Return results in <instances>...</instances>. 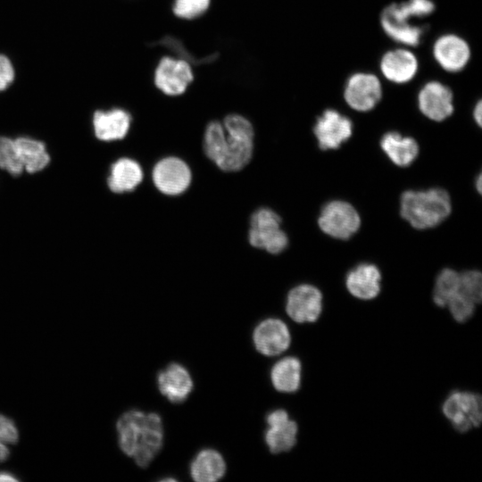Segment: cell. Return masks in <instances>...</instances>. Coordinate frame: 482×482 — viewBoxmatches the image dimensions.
<instances>
[{
	"instance_id": "6da1fadb",
	"label": "cell",
	"mask_w": 482,
	"mask_h": 482,
	"mask_svg": "<svg viewBox=\"0 0 482 482\" xmlns=\"http://www.w3.org/2000/svg\"><path fill=\"white\" fill-rule=\"evenodd\" d=\"M253 128L238 114H230L221 124L212 121L205 129L206 156L224 171H237L250 162L253 151Z\"/></svg>"
},
{
	"instance_id": "7a4b0ae2",
	"label": "cell",
	"mask_w": 482,
	"mask_h": 482,
	"mask_svg": "<svg viewBox=\"0 0 482 482\" xmlns=\"http://www.w3.org/2000/svg\"><path fill=\"white\" fill-rule=\"evenodd\" d=\"M116 428L120 450L141 468L147 467L161 450L162 425L154 412L128 411L119 418Z\"/></svg>"
},
{
	"instance_id": "3957f363",
	"label": "cell",
	"mask_w": 482,
	"mask_h": 482,
	"mask_svg": "<svg viewBox=\"0 0 482 482\" xmlns=\"http://www.w3.org/2000/svg\"><path fill=\"white\" fill-rule=\"evenodd\" d=\"M432 0H407L387 5L381 12L380 23L393 40L408 46L420 45L426 27L412 21L430 15L435 11Z\"/></svg>"
},
{
	"instance_id": "277c9868",
	"label": "cell",
	"mask_w": 482,
	"mask_h": 482,
	"mask_svg": "<svg viewBox=\"0 0 482 482\" xmlns=\"http://www.w3.org/2000/svg\"><path fill=\"white\" fill-rule=\"evenodd\" d=\"M449 194L443 188L407 190L400 200L402 217L417 229L434 228L451 213Z\"/></svg>"
},
{
	"instance_id": "5b68a950",
	"label": "cell",
	"mask_w": 482,
	"mask_h": 482,
	"mask_svg": "<svg viewBox=\"0 0 482 482\" xmlns=\"http://www.w3.org/2000/svg\"><path fill=\"white\" fill-rule=\"evenodd\" d=\"M281 219L272 210L261 208L250 219L248 240L252 246L277 254L288 245V237L280 228Z\"/></svg>"
},
{
	"instance_id": "8992f818",
	"label": "cell",
	"mask_w": 482,
	"mask_h": 482,
	"mask_svg": "<svg viewBox=\"0 0 482 482\" xmlns=\"http://www.w3.org/2000/svg\"><path fill=\"white\" fill-rule=\"evenodd\" d=\"M442 411L458 432H468L481 424V396L471 392L454 391L445 401Z\"/></svg>"
},
{
	"instance_id": "52a82bcc",
	"label": "cell",
	"mask_w": 482,
	"mask_h": 482,
	"mask_svg": "<svg viewBox=\"0 0 482 482\" xmlns=\"http://www.w3.org/2000/svg\"><path fill=\"white\" fill-rule=\"evenodd\" d=\"M318 223L325 234L337 239L345 240L358 231L361 218L351 204L334 200L323 206Z\"/></svg>"
},
{
	"instance_id": "ba28073f",
	"label": "cell",
	"mask_w": 482,
	"mask_h": 482,
	"mask_svg": "<svg viewBox=\"0 0 482 482\" xmlns=\"http://www.w3.org/2000/svg\"><path fill=\"white\" fill-rule=\"evenodd\" d=\"M382 86L378 78L368 72L351 75L345 83L344 99L357 112H369L381 100Z\"/></svg>"
},
{
	"instance_id": "9c48e42d",
	"label": "cell",
	"mask_w": 482,
	"mask_h": 482,
	"mask_svg": "<svg viewBox=\"0 0 482 482\" xmlns=\"http://www.w3.org/2000/svg\"><path fill=\"white\" fill-rule=\"evenodd\" d=\"M313 133L321 150L337 149L352 136L353 123L339 112L327 109L317 118Z\"/></svg>"
},
{
	"instance_id": "30bf717a",
	"label": "cell",
	"mask_w": 482,
	"mask_h": 482,
	"mask_svg": "<svg viewBox=\"0 0 482 482\" xmlns=\"http://www.w3.org/2000/svg\"><path fill=\"white\" fill-rule=\"evenodd\" d=\"M152 175L156 188L168 195L183 193L191 182V171L188 165L174 156L159 161L154 165Z\"/></svg>"
},
{
	"instance_id": "8fae6325",
	"label": "cell",
	"mask_w": 482,
	"mask_h": 482,
	"mask_svg": "<svg viewBox=\"0 0 482 482\" xmlns=\"http://www.w3.org/2000/svg\"><path fill=\"white\" fill-rule=\"evenodd\" d=\"M286 311L295 322H314L322 311V295L314 286L299 285L291 289L287 297Z\"/></svg>"
},
{
	"instance_id": "7c38bea8",
	"label": "cell",
	"mask_w": 482,
	"mask_h": 482,
	"mask_svg": "<svg viewBox=\"0 0 482 482\" xmlns=\"http://www.w3.org/2000/svg\"><path fill=\"white\" fill-rule=\"evenodd\" d=\"M453 95L450 87L439 81L426 83L418 94L421 113L435 121H442L453 112Z\"/></svg>"
},
{
	"instance_id": "4fadbf2b",
	"label": "cell",
	"mask_w": 482,
	"mask_h": 482,
	"mask_svg": "<svg viewBox=\"0 0 482 482\" xmlns=\"http://www.w3.org/2000/svg\"><path fill=\"white\" fill-rule=\"evenodd\" d=\"M193 80V72L185 60L171 57L162 58L154 75L156 87L169 96L181 95Z\"/></svg>"
},
{
	"instance_id": "5bb4252c",
	"label": "cell",
	"mask_w": 482,
	"mask_h": 482,
	"mask_svg": "<svg viewBox=\"0 0 482 482\" xmlns=\"http://www.w3.org/2000/svg\"><path fill=\"white\" fill-rule=\"evenodd\" d=\"M433 56L445 71L457 72L468 64L470 48L467 41L460 36L444 34L436 38L433 45Z\"/></svg>"
},
{
	"instance_id": "9a60e30c",
	"label": "cell",
	"mask_w": 482,
	"mask_h": 482,
	"mask_svg": "<svg viewBox=\"0 0 482 482\" xmlns=\"http://www.w3.org/2000/svg\"><path fill=\"white\" fill-rule=\"evenodd\" d=\"M290 341L287 326L278 319H266L259 323L253 331L255 348L267 356L285 352L289 347Z\"/></svg>"
},
{
	"instance_id": "2e32d148",
	"label": "cell",
	"mask_w": 482,
	"mask_h": 482,
	"mask_svg": "<svg viewBox=\"0 0 482 482\" xmlns=\"http://www.w3.org/2000/svg\"><path fill=\"white\" fill-rule=\"evenodd\" d=\"M269 428L265 432V442L272 453L291 450L296 443L297 425L289 420L284 410L270 411L266 418Z\"/></svg>"
},
{
	"instance_id": "e0dca14e",
	"label": "cell",
	"mask_w": 482,
	"mask_h": 482,
	"mask_svg": "<svg viewBox=\"0 0 482 482\" xmlns=\"http://www.w3.org/2000/svg\"><path fill=\"white\" fill-rule=\"evenodd\" d=\"M379 66L383 76L387 80L396 84H403L415 77L419 69V62L410 50L397 48L384 54Z\"/></svg>"
},
{
	"instance_id": "ac0fdd59",
	"label": "cell",
	"mask_w": 482,
	"mask_h": 482,
	"mask_svg": "<svg viewBox=\"0 0 482 482\" xmlns=\"http://www.w3.org/2000/svg\"><path fill=\"white\" fill-rule=\"evenodd\" d=\"M381 273L371 263H361L346 275L345 285L349 293L362 300L375 298L380 292Z\"/></svg>"
},
{
	"instance_id": "d6986e66",
	"label": "cell",
	"mask_w": 482,
	"mask_h": 482,
	"mask_svg": "<svg viewBox=\"0 0 482 482\" xmlns=\"http://www.w3.org/2000/svg\"><path fill=\"white\" fill-rule=\"evenodd\" d=\"M131 123V116L121 109L107 112L96 111L93 116V129L96 137L104 142L120 140L125 137Z\"/></svg>"
},
{
	"instance_id": "ffe728a7",
	"label": "cell",
	"mask_w": 482,
	"mask_h": 482,
	"mask_svg": "<svg viewBox=\"0 0 482 482\" xmlns=\"http://www.w3.org/2000/svg\"><path fill=\"white\" fill-rule=\"evenodd\" d=\"M157 384L162 395L171 403H182L193 388V381L186 368L170 363L157 376Z\"/></svg>"
},
{
	"instance_id": "44dd1931",
	"label": "cell",
	"mask_w": 482,
	"mask_h": 482,
	"mask_svg": "<svg viewBox=\"0 0 482 482\" xmlns=\"http://www.w3.org/2000/svg\"><path fill=\"white\" fill-rule=\"evenodd\" d=\"M143 179V170L137 162L122 157L115 161L110 168L106 183L115 194H123L134 190Z\"/></svg>"
},
{
	"instance_id": "7402d4cb",
	"label": "cell",
	"mask_w": 482,
	"mask_h": 482,
	"mask_svg": "<svg viewBox=\"0 0 482 482\" xmlns=\"http://www.w3.org/2000/svg\"><path fill=\"white\" fill-rule=\"evenodd\" d=\"M380 146L390 161L400 167L411 165L419 154V145L415 139L395 131L384 134Z\"/></svg>"
},
{
	"instance_id": "603a6c76",
	"label": "cell",
	"mask_w": 482,
	"mask_h": 482,
	"mask_svg": "<svg viewBox=\"0 0 482 482\" xmlns=\"http://www.w3.org/2000/svg\"><path fill=\"white\" fill-rule=\"evenodd\" d=\"M14 143L21 162L28 173L40 172L49 165L51 156L44 142L29 137H19L14 138Z\"/></svg>"
},
{
	"instance_id": "cb8c5ba5",
	"label": "cell",
	"mask_w": 482,
	"mask_h": 482,
	"mask_svg": "<svg viewBox=\"0 0 482 482\" xmlns=\"http://www.w3.org/2000/svg\"><path fill=\"white\" fill-rule=\"evenodd\" d=\"M226 465L221 454L213 449L201 451L190 465V475L197 482H212L221 478Z\"/></svg>"
},
{
	"instance_id": "d4e9b609",
	"label": "cell",
	"mask_w": 482,
	"mask_h": 482,
	"mask_svg": "<svg viewBox=\"0 0 482 482\" xmlns=\"http://www.w3.org/2000/svg\"><path fill=\"white\" fill-rule=\"evenodd\" d=\"M273 386L279 392H295L301 382V362L295 357H286L277 362L271 369Z\"/></svg>"
},
{
	"instance_id": "484cf974",
	"label": "cell",
	"mask_w": 482,
	"mask_h": 482,
	"mask_svg": "<svg viewBox=\"0 0 482 482\" xmlns=\"http://www.w3.org/2000/svg\"><path fill=\"white\" fill-rule=\"evenodd\" d=\"M459 287L460 273L450 268L442 270L435 282L434 303L439 307H445L451 298L458 293Z\"/></svg>"
},
{
	"instance_id": "4316f807",
	"label": "cell",
	"mask_w": 482,
	"mask_h": 482,
	"mask_svg": "<svg viewBox=\"0 0 482 482\" xmlns=\"http://www.w3.org/2000/svg\"><path fill=\"white\" fill-rule=\"evenodd\" d=\"M0 169L14 177L24 171L14 139L9 137L0 136Z\"/></svg>"
},
{
	"instance_id": "83f0119b",
	"label": "cell",
	"mask_w": 482,
	"mask_h": 482,
	"mask_svg": "<svg viewBox=\"0 0 482 482\" xmlns=\"http://www.w3.org/2000/svg\"><path fill=\"white\" fill-rule=\"evenodd\" d=\"M459 293L476 304L480 303L482 298V275L480 271L470 270L460 273Z\"/></svg>"
},
{
	"instance_id": "f1b7e54d",
	"label": "cell",
	"mask_w": 482,
	"mask_h": 482,
	"mask_svg": "<svg viewBox=\"0 0 482 482\" xmlns=\"http://www.w3.org/2000/svg\"><path fill=\"white\" fill-rule=\"evenodd\" d=\"M446 306L449 308L453 318L459 323L470 319L476 309V303L462 295L459 291L451 298Z\"/></svg>"
},
{
	"instance_id": "f546056e",
	"label": "cell",
	"mask_w": 482,
	"mask_h": 482,
	"mask_svg": "<svg viewBox=\"0 0 482 482\" xmlns=\"http://www.w3.org/2000/svg\"><path fill=\"white\" fill-rule=\"evenodd\" d=\"M210 0H175L173 12L183 19H194L201 16L209 7Z\"/></svg>"
},
{
	"instance_id": "4dcf8cb0",
	"label": "cell",
	"mask_w": 482,
	"mask_h": 482,
	"mask_svg": "<svg viewBox=\"0 0 482 482\" xmlns=\"http://www.w3.org/2000/svg\"><path fill=\"white\" fill-rule=\"evenodd\" d=\"M0 440L10 445L15 444L19 440V430L14 421L4 415L0 414Z\"/></svg>"
},
{
	"instance_id": "1f68e13d",
	"label": "cell",
	"mask_w": 482,
	"mask_h": 482,
	"mask_svg": "<svg viewBox=\"0 0 482 482\" xmlns=\"http://www.w3.org/2000/svg\"><path fill=\"white\" fill-rule=\"evenodd\" d=\"M14 71L10 61L0 55V91L5 89L12 81Z\"/></svg>"
},
{
	"instance_id": "d6a6232c",
	"label": "cell",
	"mask_w": 482,
	"mask_h": 482,
	"mask_svg": "<svg viewBox=\"0 0 482 482\" xmlns=\"http://www.w3.org/2000/svg\"><path fill=\"white\" fill-rule=\"evenodd\" d=\"M473 118L478 126H481L482 121V103L479 100L474 107Z\"/></svg>"
},
{
	"instance_id": "836d02e7",
	"label": "cell",
	"mask_w": 482,
	"mask_h": 482,
	"mask_svg": "<svg viewBox=\"0 0 482 482\" xmlns=\"http://www.w3.org/2000/svg\"><path fill=\"white\" fill-rule=\"evenodd\" d=\"M10 456V450L7 444L0 440V463L5 461Z\"/></svg>"
},
{
	"instance_id": "e575fe53",
	"label": "cell",
	"mask_w": 482,
	"mask_h": 482,
	"mask_svg": "<svg viewBox=\"0 0 482 482\" xmlns=\"http://www.w3.org/2000/svg\"><path fill=\"white\" fill-rule=\"evenodd\" d=\"M9 481H19V478L12 473L5 470L0 471V482Z\"/></svg>"
},
{
	"instance_id": "d590c367",
	"label": "cell",
	"mask_w": 482,
	"mask_h": 482,
	"mask_svg": "<svg viewBox=\"0 0 482 482\" xmlns=\"http://www.w3.org/2000/svg\"><path fill=\"white\" fill-rule=\"evenodd\" d=\"M481 184H482L481 175L479 174L477 179V183H476V187L478 193H481V188H482Z\"/></svg>"
}]
</instances>
